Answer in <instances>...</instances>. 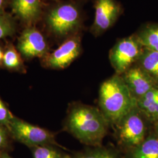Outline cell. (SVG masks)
Listing matches in <instances>:
<instances>
[{"mask_svg":"<svg viewBox=\"0 0 158 158\" xmlns=\"http://www.w3.org/2000/svg\"><path fill=\"white\" fill-rule=\"evenodd\" d=\"M107 119L97 108L77 105L68 114L66 127L80 141L86 145H98L107 131Z\"/></svg>","mask_w":158,"mask_h":158,"instance_id":"6da1fadb","label":"cell"},{"mask_svg":"<svg viewBox=\"0 0 158 158\" xmlns=\"http://www.w3.org/2000/svg\"><path fill=\"white\" fill-rule=\"evenodd\" d=\"M99 104L108 122L117 124L137 106L136 100L132 96L122 76L117 74L101 85Z\"/></svg>","mask_w":158,"mask_h":158,"instance_id":"7a4b0ae2","label":"cell"},{"mask_svg":"<svg viewBox=\"0 0 158 158\" xmlns=\"http://www.w3.org/2000/svg\"><path fill=\"white\" fill-rule=\"evenodd\" d=\"M49 31L58 37L66 36L74 32L80 24L78 8L72 4H64L50 10L45 18Z\"/></svg>","mask_w":158,"mask_h":158,"instance_id":"3957f363","label":"cell"},{"mask_svg":"<svg viewBox=\"0 0 158 158\" xmlns=\"http://www.w3.org/2000/svg\"><path fill=\"white\" fill-rule=\"evenodd\" d=\"M6 128L15 139L28 147L57 145L55 136L51 132L13 115Z\"/></svg>","mask_w":158,"mask_h":158,"instance_id":"277c9868","label":"cell"},{"mask_svg":"<svg viewBox=\"0 0 158 158\" xmlns=\"http://www.w3.org/2000/svg\"><path fill=\"white\" fill-rule=\"evenodd\" d=\"M143 49L136 36L119 40L110 52L109 58L116 74L121 75L138 62Z\"/></svg>","mask_w":158,"mask_h":158,"instance_id":"5b68a950","label":"cell"},{"mask_svg":"<svg viewBox=\"0 0 158 158\" xmlns=\"http://www.w3.org/2000/svg\"><path fill=\"white\" fill-rule=\"evenodd\" d=\"M119 138L124 144L136 147L145 139V126L137 106L119 123Z\"/></svg>","mask_w":158,"mask_h":158,"instance_id":"8992f818","label":"cell"},{"mask_svg":"<svg viewBox=\"0 0 158 158\" xmlns=\"http://www.w3.org/2000/svg\"><path fill=\"white\" fill-rule=\"evenodd\" d=\"M81 44L79 38H69L57 49L45 56L44 63L48 68L63 69L68 67L79 56Z\"/></svg>","mask_w":158,"mask_h":158,"instance_id":"52a82bcc","label":"cell"},{"mask_svg":"<svg viewBox=\"0 0 158 158\" xmlns=\"http://www.w3.org/2000/svg\"><path fill=\"white\" fill-rule=\"evenodd\" d=\"M94 6L95 17L91 31L98 35L115 23L120 14L121 8L115 0H96Z\"/></svg>","mask_w":158,"mask_h":158,"instance_id":"ba28073f","label":"cell"},{"mask_svg":"<svg viewBox=\"0 0 158 158\" xmlns=\"http://www.w3.org/2000/svg\"><path fill=\"white\" fill-rule=\"evenodd\" d=\"M18 49L27 58L41 57L47 55L48 46L44 35L38 29L29 27L25 29L18 42Z\"/></svg>","mask_w":158,"mask_h":158,"instance_id":"9c48e42d","label":"cell"},{"mask_svg":"<svg viewBox=\"0 0 158 158\" xmlns=\"http://www.w3.org/2000/svg\"><path fill=\"white\" fill-rule=\"evenodd\" d=\"M122 77L136 101L147 92L156 87L155 84L156 82L139 66H132L123 74Z\"/></svg>","mask_w":158,"mask_h":158,"instance_id":"30bf717a","label":"cell"},{"mask_svg":"<svg viewBox=\"0 0 158 158\" xmlns=\"http://www.w3.org/2000/svg\"><path fill=\"white\" fill-rule=\"evenodd\" d=\"M12 10L24 23L37 21L41 13L40 0H11Z\"/></svg>","mask_w":158,"mask_h":158,"instance_id":"8fae6325","label":"cell"},{"mask_svg":"<svg viewBox=\"0 0 158 158\" xmlns=\"http://www.w3.org/2000/svg\"><path fill=\"white\" fill-rule=\"evenodd\" d=\"M137 107L142 114L152 122L158 120V88H153L136 101Z\"/></svg>","mask_w":158,"mask_h":158,"instance_id":"7c38bea8","label":"cell"},{"mask_svg":"<svg viewBox=\"0 0 158 158\" xmlns=\"http://www.w3.org/2000/svg\"><path fill=\"white\" fill-rule=\"evenodd\" d=\"M138 62L139 66L158 83V52L143 48Z\"/></svg>","mask_w":158,"mask_h":158,"instance_id":"4fadbf2b","label":"cell"},{"mask_svg":"<svg viewBox=\"0 0 158 158\" xmlns=\"http://www.w3.org/2000/svg\"><path fill=\"white\" fill-rule=\"evenodd\" d=\"M136 36L144 48L158 52V24L148 25Z\"/></svg>","mask_w":158,"mask_h":158,"instance_id":"5bb4252c","label":"cell"},{"mask_svg":"<svg viewBox=\"0 0 158 158\" xmlns=\"http://www.w3.org/2000/svg\"><path fill=\"white\" fill-rule=\"evenodd\" d=\"M132 158H158V137L150 136L135 147Z\"/></svg>","mask_w":158,"mask_h":158,"instance_id":"9a60e30c","label":"cell"},{"mask_svg":"<svg viewBox=\"0 0 158 158\" xmlns=\"http://www.w3.org/2000/svg\"><path fill=\"white\" fill-rule=\"evenodd\" d=\"M15 28V23L10 15L4 13L0 15V40L14 34Z\"/></svg>","mask_w":158,"mask_h":158,"instance_id":"2e32d148","label":"cell"},{"mask_svg":"<svg viewBox=\"0 0 158 158\" xmlns=\"http://www.w3.org/2000/svg\"><path fill=\"white\" fill-rule=\"evenodd\" d=\"M2 62L6 68L15 69L21 65V59L17 51L10 48L4 53Z\"/></svg>","mask_w":158,"mask_h":158,"instance_id":"e0dca14e","label":"cell"},{"mask_svg":"<svg viewBox=\"0 0 158 158\" xmlns=\"http://www.w3.org/2000/svg\"><path fill=\"white\" fill-rule=\"evenodd\" d=\"M34 158H62V156L48 145L34 147Z\"/></svg>","mask_w":158,"mask_h":158,"instance_id":"ac0fdd59","label":"cell"},{"mask_svg":"<svg viewBox=\"0 0 158 158\" xmlns=\"http://www.w3.org/2000/svg\"><path fill=\"white\" fill-rule=\"evenodd\" d=\"M78 158H116L113 153L105 149H96L80 155Z\"/></svg>","mask_w":158,"mask_h":158,"instance_id":"d6986e66","label":"cell"},{"mask_svg":"<svg viewBox=\"0 0 158 158\" xmlns=\"http://www.w3.org/2000/svg\"><path fill=\"white\" fill-rule=\"evenodd\" d=\"M12 117L11 113L6 107L4 103L0 98V124L7 127Z\"/></svg>","mask_w":158,"mask_h":158,"instance_id":"ffe728a7","label":"cell"},{"mask_svg":"<svg viewBox=\"0 0 158 158\" xmlns=\"http://www.w3.org/2000/svg\"><path fill=\"white\" fill-rule=\"evenodd\" d=\"M4 126L0 124V150L4 149L8 144V135Z\"/></svg>","mask_w":158,"mask_h":158,"instance_id":"44dd1931","label":"cell"},{"mask_svg":"<svg viewBox=\"0 0 158 158\" xmlns=\"http://www.w3.org/2000/svg\"><path fill=\"white\" fill-rule=\"evenodd\" d=\"M7 0H0V15L4 13V8L6 4Z\"/></svg>","mask_w":158,"mask_h":158,"instance_id":"7402d4cb","label":"cell"},{"mask_svg":"<svg viewBox=\"0 0 158 158\" xmlns=\"http://www.w3.org/2000/svg\"><path fill=\"white\" fill-rule=\"evenodd\" d=\"M3 56H4V53L2 52V51L1 50V48H0V63H1V62H2V60H3Z\"/></svg>","mask_w":158,"mask_h":158,"instance_id":"603a6c76","label":"cell"},{"mask_svg":"<svg viewBox=\"0 0 158 158\" xmlns=\"http://www.w3.org/2000/svg\"><path fill=\"white\" fill-rule=\"evenodd\" d=\"M1 158H12L11 157H10L9 155H8L6 153H3L1 156Z\"/></svg>","mask_w":158,"mask_h":158,"instance_id":"cb8c5ba5","label":"cell"},{"mask_svg":"<svg viewBox=\"0 0 158 158\" xmlns=\"http://www.w3.org/2000/svg\"><path fill=\"white\" fill-rule=\"evenodd\" d=\"M62 158H72L70 156H69V155H63L62 156Z\"/></svg>","mask_w":158,"mask_h":158,"instance_id":"d4e9b609","label":"cell"},{"mask_svg":"<svg viewBox=\"0 0 158 158\" xmlns=\"http://www.w3.org/2000/svg\"><path fill=\"white\" fill-rule=\"evenodd\" d=\"M156 131L157 133V135L158 136V120L156 122Z\"/></svg>","mask_w":158,"mask_h":158,"instance_id":"484cf974","label":"cell"}]
</instances>
